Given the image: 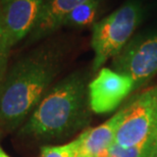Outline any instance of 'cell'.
Returning <instances> with one entry per match:
<instances>
[{"instance_id": "16", "label": "cell", "mask_w": 157, "mask_h": 157, "mask_svg": "<svg viewBox=\"0 0 157 157\" xmlns=\"http://www.w3.org/2000/svg\"><path fill=\"white\" fill-rule=\"evenodd\" d=\"M76 157H92V156H89V155H84V154H78V155Z\"/></svg>"}, {"instance_id": "3", "label": "cell", "mask_w": 157, "mask_h": 157, "mask_svg": "<svg viewBox=\"0 0 157 157\" xmlns=\"http://www.w3.org/2000/svg\"><path fill=\"white\" fill-rule=\"evenodd\" d=\"M143 18L140 2L130 0L92 26L91 47L94 51L92 68L100 71L133 38Z\"/></svg>"}, {"instance_id": "2", "label": "cell", "mask_w": 157, "mask_h": 157, "mask_svg": "<svg viewBox=\"0 0 157 157\" xmlns=\"http://www.w3.org/2000/svg\"><path fill=\"white\" fill-rule=\"evenodd\" d=\"M89 109L87 75L74 71L48 90L21 133L43 139L70 136L88 122Z\"/></svg>"}, {"instance_id": "8", "label": "cell", "mask_w": 157, "mask_h": 157, "mask_svg": "<svg viewBox=\"0 0 157 157\" xmlns=\"http://www.w3.org/2000/svg\"><path fill=\"white\" fill-rule=\"evenodd\" d=\"M88 0H43L39 15L31 31L30 42L42 40L63 27V21L71 10Z\"/></svg>"}, {"instance_id": "11", "label": "cell", "mask_w": 157, "mask_h": 157, "mask_svg": "<svg viewBox=\"0 0 157 157\" xmlns=\"http://www.w3.org/2000/svg\"><path fill=\"white\" fill-rule=\"evenodd\" d=\"M81 139L78 137L73 142L57 146H44L41 157H76L80 150Z\"/></svg>"}, {"instance_id": "4", "label": "cell", "mask_w": 157, "mask_h": 157, "mask_svg": "<svg viewBox=\"0 0 157 157\" xmlns=\"http://www.w3.org/2000/svg\"><path fill=\"white\" fill-rule=\"evenodd\" d=\"M122 109L114 143L124 147L140 143L157 145V85L135 95Z\"/></svg>"}, {"instance_id": "6", "label": "cell", "mask_w": 157, "mask_h": 157, "mask_svg": "<svg viewBox=\"0 0 157 157\" xmlns=\"http://www.w3.org/2000/svg\"><path fill=\"white\" fill-rule=\"evenodd\" d=\"M133 91H135V85L131 78L109 67H102L88 84L90 109L97 114L111 112Z\"/></svg>"}, {"instance_id": "9", "label": "cell", "mask_w": 157, "mask_h": 157, "mask_svg": "<svg viewBox=\"0 0 157 157\" xmlns=\"http://www.w3.org/2000/svg\"><path fill=\"white\" fill-rule=\"evenodd\" d=\"M124 117L122 107L113 117L106 121L99 127L89 128L82 133L80 136L81 145L78 154L96 157L103 150L110 147L115 141L118 127Z\"/></svg>"}, {"instance_id": "15", "label": "cell", "mask_w": 157, "mask_h": 157, "mask_svg": "<svg viewBox=\"0 0 157 157\" xmlns=\"http://www.w3.org/2000/svg\"><path fill=\"white\" fill-rule=\"evenodd\" d=\"M151 157H157V147H156V149L154 150V152L152 153V155Z\"/></svg>"}, {"instance_id": "7", "label": "cell", "mask_w": 157, "mask_h": 157, "mask_svg": "<svg viewBox=\"0 0 157 157\" xmlns=\"http://www.w3.org/2000/svg\"><path fill=\"white\" fill-rule=\"evenodd\" d=\"M42 4L43 0H0V11L11 47L30 35Z\"/></svg>"}, {"instance_id": "5", "label": "cell", "mask_w": 157, "mask_h": 157, "mask_svg": "<svg viewBox=\"0 0 157 157\" xmlns=\"http://www.w3.org/2000/svg\"><path fill=\"white\" fill-rule=\"evenodd\" d=\"M111 70L131 78L135 90L157 75V31L133 37L112 58Z\"/></svg>"}, {"instance_id": "12", "label": "cell", "mask_w": 157, "mask_h": 157, "mask_svg": "<svg viewBox=\"0 0 157 157\" xmlns=\"http://www.w3.org/2000/svg\"><path fill=\"white\" fill-rule=\"evenodd\" d=\"M12 47L10 46L6 31L3 24L1 11H0V82L4 78L6 71H7L8 57Z\"/></svg>"}, {"instance_id": "13", "label": "cell", "mask_w": 157, "mask_h": 157, "mask_svg": "<svg viewBox=\"0 0 157 157\" xmlns=\"http://www.w3.org/2000/svg\"><path fill=\"white\" fill-rule=\"evenodd\" d=\"M96 157H117V156H114L113 154H111V153L109 152V150L106 149V150H103L102 152H100Z\"/></svg>"}, {"instance_id": "14", "label": "cell", "mask_w": 157, "mask_h": 157, "mask_svg": "<svg viewBox=\"0 0 157 157\" xmlns=\"http://www.w3.org/2000/svg\"><path fill=\"white\" fill-rule=\"evenodd\" d=\"M0 157H9L6 153L3 151V150L1 149V147H0Z\"/></svg>"}, {"instance_id": "10", "label": "cell", "mask_w": 157, "mask_h": 157, "mask_svg": "<svg viewBox=\"0 0 157 157\" xmlns=\"http://www.w3.org/2000/svg\"><path fill=\"white\" fill-rule=\"evenodd\" d=\"M102 8V0H88L82 3L67 15L63 27L83 29L93 26L98 21V17Z\"/></svg>"}, {"instance_id": "1", "label": "cell", "mask_w": 157, "mask_h": 157, "mask_svg": "<svg viewBox=\"0 0 157 157\" xmlns=\"http://www.w3.org/2000/svg\"><path fill=\"white\" fill-rule=\"evenodd\" d=\"M64 52L57 43H47L24 55L0 82V124L18 127L48 92L61 70Z\"/></svg>"}]
</instances>
